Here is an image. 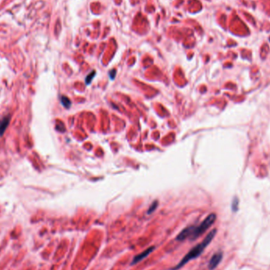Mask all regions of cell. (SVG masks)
Here are the masks:
<instances>
[{
  "label": "cell",
  "mask_w": 270,
  "mask_h": 270,
  "mask_svg": "<svg viewBox=\"0 0 270 270\" xmlns=\"http://www.w3.org/2000/svg\"><path fill=\"white\" fill-rule=\"evenodd\" d=\"M8 124H9V118H5L2 121H0V136H2V134L4 133Z\"/></svg>",
  "instance_id": "obj_6"
},
{
  "label": "cell",
  "mask_w": 270,
  "mask_h": 270,
  "mask_svg": "<svg viewBox=\"0 0 270 270\" xmlns=\"http://www.w3.org/2000/svg\"><path fill=\"white\" fill-rule=\"evenodd\" d=\"M61 102H62L63 105L66 108H69L70 107V105H71V102H70V99L67 98L66 97H62V98H61Z\"/></svg>",
  "instance_id": "obj_7"
},
{
  "label": "cell",
  "mask_w": 270,
  "mask_h": 270,
  "mask_svg": "<svg viewBox=\"0 0 270 270\" xmlns=\"http://www.w3.org/2000/svg\"><path fill=\"white\" fill-rule=\"evenodd\" d=\"M154 249H155L154 246H150V247H149L148 249H146V250H145V251L142 252L141 254H139V255H137V256H135L134 257L132 262H131V266H134V265L138 263L139 261H141L142 260H143L144 258H145L148 255H149L151 253L153 252V250H154Z\"/></svg>",
  "instance_id": "obj_4"
},
{
  "label": "cell",
  "mask_w": 270,
  "mask_h": 270,
  "mask_svg": "<svg viewBox=\"0 0 270 270\" xmlns=\"http://www.w3.org/2000/svg\"><path fill=\"white\" fill-rule=\"evenodd\" d=\"M194 226H190V227H186L185 229L182 230V232H180L179 234L177 235L176 240L183 241L186 239H187V238H190V237L191 236L192 232H193V230H194Z\"/></svg>",
  "instance_id": "obj_5"
},
{
  "label": "cell",
  "mask_w": 270,
  "mask_h": 270,
  "mask_svg": "<svg viewBox=\"0 0 270 270\" xmlns=\"http://www.w3.org/2000/svg\"><path fill=\"white\" fill-rule=\"evenodd\" d=\"M238 199L236 198H235L234 201H233V202H232V210H234V211H236L238 210Z\"/></svg>",
  "instance_id": "obj_10"
},
{
  "label": "cell",
  "mask_w": 270,
  "mask_h": 270,
  "mask_svg": "<svg viewBox=\"0 0 270 270\" xmlns=\"http://www.w3.org/2000/svg\"><path fill=\"white\" fill-rule=\"evenodd\" d=\"M95 75H96V72H95V70H93L92 72L90 73L89 75L86 77V85H89V83H91V81H92V79H93V77H95Z\"/></svg>",
  "instance_id": "obj_9"
},
{
  "label": "cell",
  "mask_w": 270,
  "mask_h": 270,
  "mask_svg": "<svg viewBox=\"0 0 270 270\" xmlns=\"http://www.w3.org/2000/svg\"><path fill=\"white\" fill-rule=\"evenodd\" d=\"M223 258V254L222 252L216 253L215 255H212V257L210 259V262H209V269L210 270H213L219 266V264L221 263Z\"/></svg>",
  "instance_id": "obj_3"
},
{
  "label": "cell",
  "mask_w": 270,
  "mask_h": 270,
  "mask_svg": "<svg viewBox=\"0 0 270 270\" xmlns=\"http://www.w3.org/2000/svg\"><path fill=\"white\" fill-rule=\"evenodd\" d=\"M269 41H270V39H269Z\"/></svg>",
  "instance_id": "obj_12"
},
{
  "label": "cell",
  "mask_w": 270,
  "mask_h": 270,
  "mask_svg": "<svg viewBox=\"0 0 270 270\" xmlns=\"http://www.w3.org/2000/svg\"><path fill=\"white\" fill-rule=\"evenodd\" d=\"M216 215L215 213H211L204 220V221L200 224L195 227H194V230L192 232L191 236L190 237V240H195L197 238L201 236L203 233H205L212 225L213 224L214 222L216 221Z\"/></svg>",
  "instance_id": "obj_2"
},
{
  "label": "cell",
  "mask_w": 270,
  "mask_h": 270,
  "mask_svg": "<svg viewBox=\"0 0 270 270\" xmlns=\"http://www.w3.org/2000/svg\"><path fill=\"white\" fill-rule=\"evenodd\" d=\"M157 206H158V201H154V202H153V204H152V205H150V207H149V210H148V212H147V213L151 214L152 212H154L156 210V208H157Z\"/></svg>",
  "instance_id": "obj_8"
},
{
  "label": "cell",
  "mask_w": 270,
  "mask_h": 270,
  "mask_svg": "<svg viewBox=\"0 0 270 270\" xmlns=\"http://www.w3.org/2000/svg\"><path fill=\"white\" fill-rule=\"evenodd\" d=\"M216 234V229L212 230L211 232L206 235V237L205 238V239L201 242V243H198L197 245L193 247L191 250H190L189 252L187 253L186 256L183 257V258L181 260L179 263L176 266H175L173 269H171V270H178L179 269L182 268V266H185L187 262H189L190 261H191L193 259H195L196 257H198V256H200L202 252L204 251L205 248L207 247L208 245L210 244L212 242V240L213 239V238L215 237Z\"/></svg>",
  "instance_id": "obj_1"
},
{
  "label": "cell",
  "mask_w": 270,
  "mask_h": 270,
  "mask_svg": "<svg viewBox=\"0 0 270 270\" xmlns=\"http://www.w3.org/2000/svg\"><path fill=\"white\" fill-rule=\"evenodd\" d=\"M115 75H116V71H115V70H114V69L111 70L110 72H109V76H110V77L112 79V80L115 78Z\"/></svg>",
  "instance_id": "obj_11"
}]
</instances>
